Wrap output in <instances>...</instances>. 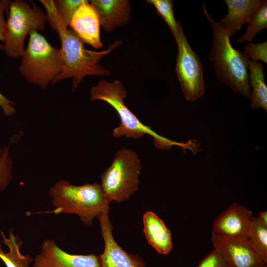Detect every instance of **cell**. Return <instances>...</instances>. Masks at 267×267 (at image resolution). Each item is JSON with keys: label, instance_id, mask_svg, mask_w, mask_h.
<instances>
[{"label": "cell", "instance_id": "cell-1", "mask_svg": "<svg viewBox=\"0 0 267 267\" xmlns=\"http://www.w3.org/2000/svg\"><path fill=\"white\" fill-rule=\"evenodd\" d=\"M44 6L47 22L51 29L56 31L61 43L64 66L62 72L55 79L52 84L68 78H73L72 89L74 91L87 75L107 76L111 74L99 62L103 57L111 53L122 44L116 41L108 45L107 49L95 51L86 49L84 43L71 29L65 27L60 19L54 7L53 0H40Z\"/></svg>", "mask_w": 267, "mask_h": 267}, {"label": "cell", "instance_id": "cell-2", "mask_svg": "<svg viewBox=\"0 0 267 267\" xmlns=\"http://www.w3.org/2000/svg\"><path fill=\"white\" fill-rule=\"evenodd\" d=\"M127 94V90L120 80L109 82L102 79L90 89L91 101L101 100L108 103L114 109L119 117L120 123L113 131L114 137L119 138L125 136L138 139L148 134L152 136L154 146L159 149H169L173 146H178L184 149L193 150V141L180 142L170 140L159 135L151 127L142 123L125 104L124 99Z\"/></svg>", "mask_w": 267, "mask_h": 267}, {"label": "cell", "instance_id": "cell-3", "mask_svg": "<svg viewBox=\"0 0 267 267\" xmlns=\"http://www.w3.org/2000/svg\"><path fill=\"white\" fill-rule=\"evenodd\" d=\"M202 8L212 28L210 59L214 64L215 74L220 81L228 85L233 91L250 98L249 58L243 52L232 47L230 35L227 30L211 17L204 4Z\"/></svg>", "mask_w": 267, "mask_h": 267}, {"label": "cell", "instance_id": "cell-4", "mask_svg": "<svg viewBox=\"0 0 267 267\" xmlns=\"http://www.w3.org/2000/svg\"><path fill=\"white\" fill-rule=\"evenodd\" d=\"M49 195L54 208L50 213L76 214L88 226L92 224L95 217L110 211L109 203L100 184L97 183L76 186L60 180L50 188Z\"/></svg>", "mask_w": 267, "mask_h": 267}, {"label": "cell", "instance_id": "cell-5", "mask_svg": "<svg viewBox=\"0 0 267 267\" xmlns=\"http://www.w3.org/2000/svg\"><path fill=\"white\" fill-rule=\"evenodd\" d=\"M29 35L18 70L27 83L45 89L62 71V53L60 48L53 47L36 30H32Z\"/></svg>", "mask_w": 267, "mask_h": 267}, {"label": "cell", "instance_id": "cell-6", "mask_svg": "<svg viewBox=\"0 0 267 267\" xmlns=\"http://www.w3.org/2000/svg\"><path fill=\"white\" fill-rule=\"evenodd\" d=\"M10 0L6 12L3 49L9 58H20L24 50L25 38L32 30L43 31L47 16L37 5L29 0Z\"/></svg>", "mask_w": 267, "mask_h": 267}, {"label": "cell", "instance_id": "cell-7", "mask_svg": "<svg viewBox=\"0 0 267 267\" xmlns=\"http://www.w3.org/2000/svg\"><path fill=\"white\" fill-rule=\"evenodd\" d=\"M140 160L134 150L123 148L114 155L111 165L101 175L100 186L106 200L122 202L138 189Z\"/></svg>", "mask_w": 267, "mask_h": 267}, {"label": "cell", "instance_id": "cell-8", "mask_svg": "<svg viewBox=\"0 0 267 267\" xmlns=\"http://www.w3.org/2000/svg\"><path fill=\"white\" fill-rule=\"evenodd\" d=\"M176 42L178 45L176 65L178 78L185 99L194 101L205 93L201 62L190 46L182 29Z\"/></svg>", "mask_w": 267, "mask_h": 267}, {"label": "cell", "instance_id": "cell-9", "mask_svg": "<svg viewBox=\"0 0 267 267\" xmlns=\"http://www.w3.org/2000/svg\"><path fill=\"white\" fill-rule=\"evenodd\" d=\"M31 267H100L99 256L72 255L58 247L53 239H47Z\"/></svg>", "mask_w": 267, "mask_h": 267}, {"label": "cell", "instance_id": "cell-10", "mask_svg": "<svg viewBox=\"0 0 267 267\" xmlns=\"http://www.w3.org/2000/svg\"><path fill=\"white\" fill-rule=\"evenodd\" d=\"M108 213L97 217L104 242V251L99 256L100 267H146L140 257L127 252L115 240Z\"/></svg>", "mask_w": 267, "mask_h": 267}, {"label": "cell", "instance_id": "cell-11", "mask_svg": "<svg viewBox=\"0 0 267 267\" xmlns=\"http://www.w3.org/2000/svg\"><path fill=\"white\" fill-rule=\"evenodd\" d=\"M253 217L250 210L234 202L214 220L212 232L228 238L248 240Z\"/></svg>", "mask_w": 267, "mask_h": 267}, {"label": "cell", "instance_id": "cell-12", "mask_svg": "<svg viewBox=\"0 0 267 267\" xmlns=\"http://www.w3.org/2000/svg\"><path fill=\"white\" fill-rule=\"evenodd\" d=\"M214 249L226 259L230 267H262L264 264L248 240L228 238L212 232Z\"/></svg>", "mask_w": 267, "mask_h": 267}, {"label": "cell", "instance_id": "cell-13", "mask_svg": "<svg viewBox=\"0 0 267 267\" xmlns=\"http://www.w3.org/2000/svg\"><path fill=\"white\" fill-rule=\"evenodd\" d=\"M100 23L94 7L87 2L79 7L74 14L69 26L83 41L95 48L103 46L100 37Z\"/></svg>", "mask_w": 267, "mask_h": 267}, {"label": "cell", "instance_id": "cell-14", "mask_svg": "<svg viewBox=\"0 0 267 267\" xmlns=\"http://www.w3.org/2000/svg\"><path fill=\"white\" fill-rule=\"evenodd\" d=\"M103 29L111 32L127 24L131 19V2L128 0H90Z\"/></svg>", "mask_w": 267, "mask_h": 267}, {"label": "cell", "instance_id": "cell-15", "mask_svg": "<svg viewBox=\"0 0 267 267\" xmlns=\"http://www.w3.org/2000/svg\"><path fill=\"white\" fill-rule=\"evenodd\" d=\"M143 223L148 243L159 254H168L173 248L172 233L164 222L154 213L147 211L143 215Z\"/></svg>", "mask_w": 267, "mask_h": 267}, {"label": "cell", "instance_id": "cell-16", "mask_svg": "<svg viewBox=\"0 0 267 267\" xmlns=\"http://www.w3.org/2000/svg\"><path fill=\"white\" fill-rule=\"evenodd\" d=\"M228 13L218 22L230 36L248 23L261 5V0H225Z\"/></svg>", "mask_w": 267, "mask_h": 267}, {"label": "cell", "instance_id": "cell-17", "mask_svg": "<svg viewBox=\"0 0 267 267\" xmlns=\"http://www.w3.org/2000/svg\"><path fill=\"white\" fill-rule=\"evenodd\" d=\"M249 82L251 89L250 107L267 111V87L265 82L262 62L249 60Z\"/></svg>", "mask_w": 267, "mask_h": 267}, {"label": "cell", "instance_id": "cell-18", "mask_svg": "<svg viewBox=\"0 0 267 267\" xmlns=\"http://www.w3.org/2000/svg\"><path fill=\"white\" fill-rule=\"evenodd\" d=\"M2 238V242L9 248L8 252H4L0 244V259L4 263L6 267H30L33 259L28 255H24L20 252L22 241L17 235L13 233V230L9 232L6 237L2 231L0 232Z\"/></svg>", "mask_w": 267, "mask_h": 267}, {"label": "cell", "instance_id": "cell-19", "mask_svg": "<svg viewBox=\"0 0 267 267\" xmlns=\"http://www.w3.org/2000/svg\"><path fill=\"white\" fill-rule=\"evenodd\" d=\"M248 240L261 261L267 263V226L257 217L252 218L248 230Z\"/></svg>", "mask_w": 267, "mask_h": 267}, {"label": "cell", "instance_id": "cell-20", "mask_svg": "<svg viewBox=\"0 0 267 267\" xmlns=\"http://www.w3.org/2000/svg\"><path fill=\"white\" fill-rule=\"evenodd\" d=\"M267 28V1L262 0L249 21L244 34L237 41L238 43L245 41L252 43L256 35Z\"/></svg>", "mask_w": 267, "mask_h": 267}, {"label": "cell", "instance_id": "cell-21", "mask_svg": "<svg viewBox=\"0 0 267 267\" xmlns=\"http://www.w3.org/2000/svg\"><path fill=\"white\" fill-rule=\"evenodd\" d=\"M146 1L153 5L156 8L158 14L164 20L170 29L176 40L182 29L179 21H177L174 14L172 0H147Z\"/></svg>", "mask_w": 267, "mask_h": 267}, {"label": "cell", "instance_id": "cell-22", "mask_svg": "<svg viewBox=\"0 0 267 267\" xmlns=\"http://www.w3.org/2000/svg\"><path fill=\"white\" fill-rule=\"evenodd\" d=\"M89 2L87 0H53L54 7L60 19L67 28L79 7Z\"/></svg>", "mask_w": 267, "mask_h": 267}, {"label": "cell", "instance_id": "cell-23", "mask_svg": "<svg viewBox=\"0 0 267 267\" xmlns=\"http://www.w3.org/2000/svg\"><path fill=\"white\" fill-rule=\"evenodd\" d=\"M13 161L9 154V146L0 147V191L5 190L12 178Z\"/></svg>", "mask_w": 267, "mask_h": 267}, {"label": "cell", "instance_id": "cell-24", "mask_svg": "<svg viewBox=\"0 0 267 267\" xmlns=\"http://www.w3.org/2000/svg\"><path fill=\"white\" fill-rule=\"evenodd\" d=\"M252 61H261L267 63V42L260 44L250 43L244 47L243 52Z\"/></svg>", "mask_w": 267, "mask_h": 267}, {"label": "cell", "instance_id": "cell-25", "mask_svg": "<svg viewBox=\"0 0 267 267\" xmlns=\"http://www.w3.org/2000/svg\"><path fill=\"white\" fill-rule=\"evenodd\" d=\"M197 267H230L222 253L214 249L205 256Z\"/></svg>", "mask_w": 267, "mask_h": 267}, {"label": "cell", "instance_id": "cell-26", "mask_svg": "<svg viewBox=\"0 0 267 267\" xmlns=\"http://www.w3.org/2000/svg\"><path fill=\"white\" fill-rule=\"evenodd\" d=\"M3 49V44H0V49ZM0 107L3 114L6 116H10L16 112L14 102L8 99L0 92Z\"/></svg>", "mask_w": 267, "mask_h": 267}, {"label": "cell", "instance_id": "cell-27", "mask_svg": "<svg viewBox=\"0 0 267 267\" xmlns=\"http://www.w3.org/2000/svg\"><path fill=\"white\" fill-rule=\"evenodd\" d=\"M9 0H0V41L5 40L6 21L4 19V12L6 11Z\"/></svg>", "mask_w": 267, "mask_h": 267}, {"label": "cell", "instance_id": "cell-28", "mask_svg": "<svg viewBox=\"0 0 267 267\" xmlns=\"http://www.w3.org/2000/svg\"><path fill=\"white\" fill-rule=\"evenodd\" d=\"M257 218L263 224L267 226V212L266 211L259 212Z\"/></svg>", "mask_w": 267, "mask_h": 267}, {"label": "cell", "instance_id": "cell-29", "mask_svg": "<svg viewBox=\"0 0 267 267\" xmlns=\"http://www.w3.org/2000/svg\"><path fill=\"white\" fill-rule=\"evenodd\" d=\"M267 267V265H266V266H263V267Z\"/></svg>", "mask_w": 267, "mask_h": 267}]
</instances>
